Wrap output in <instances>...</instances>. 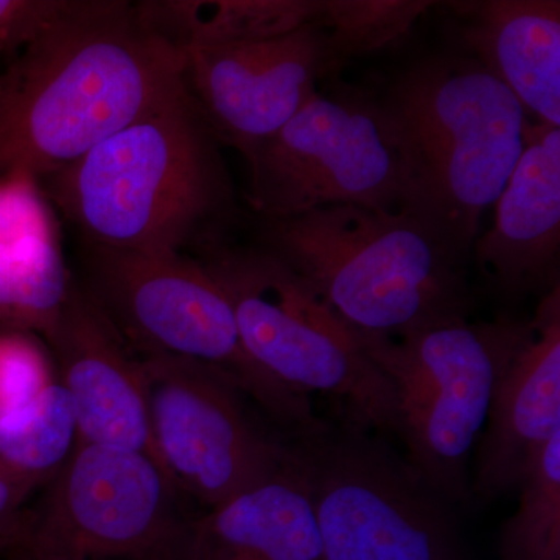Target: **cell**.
Listing matches in <instances>:
<instances>
[{
  "label": "cell",
  "mask_w": 560,
  "mask_h": 560,
  "mask_svg": "<svg viewBox=\"0 0 560 560\" xmlns=\"http://www.w3.org/2000/svg\"><path fill=\"white\" fill-rule=\"evenodd\" d=\"M183 68L136 3L75 0L0 73V175L68 167L179 95Z\"/></svg>",
  "instance_id": "cell-1"
},
{
  "label": "cell",
  "mask_w": 560,
  "mask_h": 560,
  "mask_svg": "<svg viewBox=\"0 0 560 560\" xmlns=\"http://www.w3.org/2000/svg\"><path fill=\"white\" fill-rule=\"evenodd\" d=\"M40 180L84 245L98 248L201 254L226 243L237 212L221 143L186 86Z\"/></svg>",
  "instance_id": "cell-2"
},
{
  "label": "cell",
  "mask_w": 560,
  "mask_h": 560,
  "mask_svg": "<svg viewBox=\"0 0 560 560\" xmlns=\"http://www.w3.org/2000/svg\"><path fill=\"white\" fill-rule=\"evenodd\" d=\"M381 98L399 135L411 215L466 264L521 160L525 109L470 55L418 61Z\"/></svg>",
  "instance_id": "cell-3"
},
{
  "label": "cell",
  "mask_w": 560,
  "mask_h": 560,
  "mask_svg": "<svg viewBox=\"0 0 560 560\" xmlns=\"http://www.w3.org/2000/svg\"><path fill=\"white\" fill-rule=\"evenodd\" d=\"M259 246L359 334L396 338L469 313L464 261L410 213L324 206L264 221Z\"/></svg>",
  "instance_id": "cell-4"
},
{
  "label": "cell",
  "mask_w": 560,
  "mask_h": 560,
  "mask_svg": "<svg viewBox=\"0 0 560 560\" xmlns=\"http://www.w3.org/2000/svg\"><path fill=\"white\" fill-rule=\"evenodd\" d=\"M79 283L136 357H179L223 371L287 441L329 429L311 397L276 381L249 355L226 293L201 260L84 245Z\"/></svg>",
  "instance_id": "cell-5"
},
{
  "label": "cell",
  "mask_w": 560,
  "mask_h": 560,
  "mask_svg": "<svg viewBox=\"0 0 560 560\" xmlns=\"http://www.w3.org/2000/svg\"><path fill=\"white\" fill-rule=\"evenodd\" d=\"M226 293L243 346L290 389L326 394L346 419L381 436L399 434L396 393L350 327L300 275L267 249L223 243L201 253Z\"/></svg>",
  "instance_id": "cell-6"
},
{
  "label": "cell",
  "mask_w": 560,
  "mask_h": 560,
  "mask_svg": "<svg viewBox=\"0 0 560 560\" xmlns=\"http://www.w3.org/2000/svg\"><path fill=\"white\" fill-rule=\"evenodd\" d=\"M528 320H441L401 337L360 334L396 393L407 459L452 504L470 495L469 460Z\"/></svg>",
  "instance_id": "cell-7"
},
{
  "label": "cell",
  "mask_w": 560,
  "mask_h": 560,
  "mask_svg": "<svg viewBox=\"0 0 560 560\" xmlns=\"http://www.w3.org/2000/svg\"><path fill=\"white\" fill-rule=\"evenodd\" d=\"M353 420L291 442L323 560H467L451 501Z\"/></svg>",
  "instance_id": "cell-8"
},
{
  "label": "cell",
  "mask_w": 560,
  "mask_h": 560,
  "mask_svg": "<svg viewBox=\"0 0 560 560\" xmlns=\"http://www.w3.org/2000/svg\"><path fill=\"white\" fill-rule=\"evenodd\" d=\"M246 162L249 206L264 221L334 205L410 213L396 125L382 98L359 88H318Z\"/></svg>",
  "instance_id": "cell-9"
},
{
  "label": "cell",
  "mask_w": 560,
  "mask_h": 560,
  "mask_svg": "<svg viewBox=\"0 0 560 560\" xmlns=\"http://www.w3.org/2000/svg\"><path fill=\"white\" fill-rule=\"evenodd\" d=\"M44 488L22 559L171 560L200 512L153 456L88 442Z\"/></svg>",
  "instance_id": "cell-10"
},
{
  "label": "cell",
  "mask_w": 560,
  "mask_h": 560,
  "mask_svg": "<svg viewBox=\"0 0 560 560\" xmlns=\"http://www.w3.org/2000/svg\"><path fill=\"white\" fill-rule=\"evenodd\" d=\"M138 359L154 452L198 510H213L289 466L290 441L267 429L230 375L179 357Z\"/></svg>",
  "instance_id": "cell-11"
},
{
  "label": "cell",
  "mask_w": 560,
  "mask_h": 560,
  "mask_svg": "<svg viewBox=\"0 0 560 560\" xmlns=\"http://www.w3.org/2000/svg\"><path fill=\"white\" fill-rule=\"evenodd\" d=\"M183 57L184 86L202 119L245 160L335 73L326 31L315 22L278 39L190 47Z\"/></svg>",
  "instance_id": "cell-12"
},
{
  "label": "cell",
  "mask_w": 560,
  "mask_h": 560,
  "mask_svg": "<svg viewBox=\"0 0 560 560\" xmlns=\"http://www.w3.org/2000/svg\"><path fill=\"white\" fill-rule=\"evenodd\" d=\"M43 341L57 381L75 408L79 441L142 452L160 460L151 441L140 361L79 280Z\"/></svg>",
  "instance_id": "cell-13"
},
{
  "label": "cell",
  "mask_w": 560,
  "mask_h": 560,
  "mask_svg": "<svg viewBox=\"0 0 560 560\" xmlns=\"http://www.w3.org/2000/svg\"><path fill=\"white\" fill-rule=\"evenodd\" d=\"M560 433V285L541 296L508 361L475 447L470 493L495 500L522 485L537 453Z\"/></svg>",
  "instance_id": "cell-14"
},
{
  "label": "cell",
  "mask_w": 560,
  "mask_h": 560,
  "mask_svg": "<svg viewBox=\"0 0 560 560\" xmlns=\"http://www.w3.org/2000/svg\"><path fill=\"white\" fill-rule=\"evenodd\" d=\"M493 206V226L471 249L478 267L503 293H550L560 285V128L528 117L521 160Z\"/></svg>",
  "instance_id": "cell-15"
},
{
  "label": "cell",
  "mask_w": 560,
  "mask_h": 560,
  "mask_svg": "<svg viewBox=\"0 0 560 560\" xmlns=\"http://www.w3.org/2000/svg\"><path fill=\"white\" fill-rule=\"evenodd\" d=\"M73 282L43 180L25 172L0 175V331L44 340Z\"/></svg>",
  "instance_id": "cell-16"
},
{
  "label": "cell",
  "mask_w": 560,
  "mask_h": 560,
  "mask_svg": "<svg viewBox=\"0 0 560 560\" xmlns=\"http://www.w3.org/2000/svg\"><path fill=\"white\" fill-rule=\"evenodd\" d=\"M171 560H323L311 493L294 452L270 480L197 512Z\"/></svg>",
  "instance_id": "cell-17"
},
{
  "label": "cell",
  "mask_w": 560,
  "mask_h": 560,
  "mask_svg": "<svg viewBox=\"0 0 560 560\" xmlns=\"http://www.w3.org/2000/svg\"><path fill=\"white\" fill-rule=\"evenodd\" d=\"M471 58L512 92L530 120L560 128L559 0L451 2Z\"/></svg>",
  "instance_id": "cell-18"
},
{
  "label": "cell",
  "mask_w": 560,
  "mask_h": 560,
  "mask_svg": "<svg viewBox=\"0 0 560 560\" xmlns=\"http://www.w3.org/2000/svg\"><path fill=\"white\" fill-rule=\"evenodd\" d=\"M143 24L183 51L282 38L318 21L320 0H147Z\"/></svg>",
  "instance_id": "cell-19"
},
{
  "label": "cell",
  "mask_w": 560,
  "mask_h": 560,
  "mask_svg": "<svg viewBox=\"0 0 560 560\" xmlns=\"http://www.w3.org/2000/svg\"><path fill=\"white\" fill-rule=\"evenodd\" d=\"M77 444L75 408L58 381L0 415V464L36 489L61 470Z\"/></svg>",
  "instance_id": "cell-20"
},
{
  "label": "cell",
  "mask_w": 560,
  "mask_h": 560,
  "mask_svg": "<svg viewBox=\"0 0 560 560\" xmlns=\"http://www.w3.org/2000/svg\"><path fill=\"white\" fill-rule=\"evenodd\" d=\"M517 511L504 523L500 560H560V433L529 464Z\"/></svg>",
  "instance_id": "cell-21"
},
{
  "label": "cell",
  "mask_w": 560,
  "mask_h": 560,
  "mask_svg": "<svg viewBox=\"0 0 560 560\" xmlns=\"http://www.w3.org/2000/svg\"><path fill=\"white\" fill-rule=\"evenodd\" d=\"M431 0H320L316 24L326 31L331 68L385 49L410 33Z\"/></svg>",
  "instance_id": "cell-22"
},
{
  "label": "cell",
  "mask_w": 560,
  "mask_h": 560,
  "mask_svg": "<svg viewBox=\"0 0 560 560\" xmlns=\"http://www.w3.org/2000/svg\"><path fill=\"white\" fill-rule=\"evenodd\" d=\"M55 381L46 342L24 331H0V415L32 400Z\"/></svg>",
  "instance_id": "cell-23"
},
{
  "label": "cell",
  "mask_w": 560,
  "mask_h": 560,
  "mask_svg": "<svg viewBox=\"0 0 560 560\" xmlns=\"http://www.w3.org/2000/svg\"><path fill=\"white\" fill-rule=\"evenodd\" d=\"M73 5L75 0H0V55L21 54Z\"/></svg>",
  "instance_id": "cell-24"
},
{
  "label": "cell",
  "mask_w": 560,
  "mask_h": 560,
  "mask_svg": "<svg viewBox=\"0 0 560 560\" xmlns=\"http://www.w3.org/2000/svg\"><path fill=\"white\" fill-rule=\"evenodd\" d=\"M35 490V486L0 464V560L20 555L27 523V501Z\"/></svg>",
  "instance_id": "cell-25"
},
{
  "label": "cell",
  "mask_w": 560,
  "mask_h": 560,
  "mask_svg": "<svg viewBox=\"0 0 560 560\" xmlns=\"http://www.w3.org/2000/svg\"><path fill=\"white\" fill-rule=\"evenodd\" d=\"M5 560H27V559H22V558H20V556H13V558L5 559Z\"/></svg>",
  "instance_id": "cell-26"
}]
</instances>
